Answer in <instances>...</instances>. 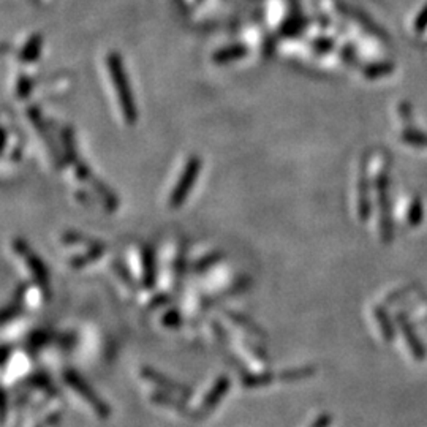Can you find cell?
<instances>
[{"instance_id":"1","label":"cell","mask_w":427,"mask_h":427,"mask_svg":"<svg viewBox=\"0 0 427 427\" xmlns=\"http://www.w3.org/2000/svg\"><path fill=\"white\" fill-rule=\"evenodd\" d=\"M108 68H110V75L112 79L114 89H116V94L119 97V103H121L125 121L133 124L136 121V116H138V111H136L132 84H130L127 73H125L121 56L114 53L108 56Z\"/></svg>"},{"instance_id":"2","label":"cell","mask_w":427,"mask_h":427,"mask_svg":"<svg viewBox=\"0 0 427 427\" xmlns=\"http://www.w3.org/2000/svg\"><path fill=\"white\" fill-rule=\"evenodd\" d=\"M198 171H199V160L198 158H192L189 165H187L184 178H182L178 189H176V199H182L185 196V193L189 192V187L192 185V182H195L196 179Z\"/></svg>"},{"instance_id":"3","label":"cell","mask_w":427,"mask_h":427,"mask_svg":"<svg viewBox=\"0 0 427 427\" xmlns=\"http://www.w3.org/2000/svg\"><path fill=\"white\" fill-rule=\"evenodd\" d=\"M247 54V48L241 47V44H233V47H228L225 49H220L217 53L214 54V62H217V64H226V62L230 60H236L239 57L246 56Z\"/></svg>"},{"instance_id":"4","label":"cell","mask_w":427,"mask_h":427,"mask_svg":"<svg viewBox=\"0 0 427 427\" xmlns=\"http://www.w3.org/2000/svg\"><path fill=\"white\" fill-rule=\"evenodd\" d=\"M42 47H43V38L40 37V35L32 37L26 43V47L22 48V51H21V60L22 62L35 60L37 57L40 56V51H42Z\"/></svg>"},{"instance_id":"5","label":"cell","mask_w":427,"mask_h":427,"mask_svg":"<svg viewBox=\"0 0 427 427\" xmlns=\"http://www.w3.org/2000/svg\"><path fill=\"white\" fill-rule=\"evenodd\" d=\"M392 70V65L390 64H381V65H377V67H372L369 68V70L366 72L367 78H377L380 75H385V73H388Z\"/></svg>"},{"instance_id":"6","label":"cell","mask_w":427,"mask_h":427,"mask_svg":"<svg viewBox=\"0 0 427 427\" xmlns=\"http://www.w3.org/2000/svg\"><path fill=\"white\" fill-rule=\"evenodd\" d=\"M18 92H19V97H26V95H28L31 94V90H32V81L28 78H22V79H19V83H18Z\"/></svg>"},{"instance_id":"7","label":"cell","mask_w":427,"mask_h":427,"mask_svg":"<svg viewBox=\"0 0 427 427\" xmlns=\"http://www.w3.org/2000/svg\"><path fill=\"white\" fill-rule=\"evenodd\" d=\"M427 26V8L419 15V18L417 19V31H423Z\"/></svg>"}]
</instances>
